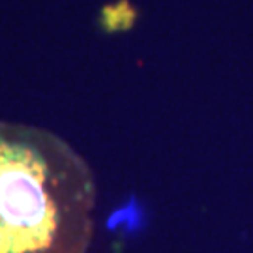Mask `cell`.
I'll list each match as a JSON object with an SVG mask.
<instances>
[{
    "instance_id": "obj_1",
    "label": "cell",
    "mask_w": 253,
    "mask_h": 253,
    "mask_svg": "<svg viewBox=\"0 0 253 253\" xmlns=\"http://www.w3.org/2000/svg\"><path fill=\"white\" fill-rule=\"evenodd\" d=\"M96 205V174L64 137L0 120V253H86Z\"/></svg>"
}]
</instances>
